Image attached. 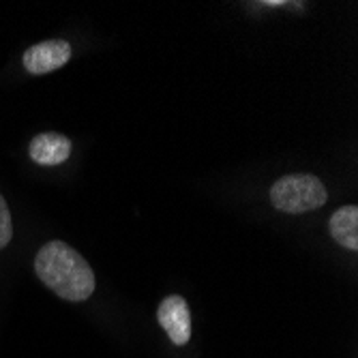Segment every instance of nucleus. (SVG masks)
Returning a JSON list of instances; mask_svg holds the SVG:
<instances>
[{
  "label": "nucleus",
  "instance_id": "obj_1",
  "mask_svg": "<svg viewBox=\"0 0 358 358\" xmlns=\"http://www.w3.org/2000/svg\"><path fill=\"white\" fill-rule=\"evenodd\" d=\"M37 277L60 299L82 303L94 292V273L86 259L67 243H45L35 257Z\"/></svg>",
  "mask_w": 358,
  "mask_h": 358
},
{
  "label": "nucleus",
  "instance_id": "obj_2",
  "mask_svg": "<svg viewBox=\"0 0 358 358\" xmlns=\"http://www.w3.org/2000/svg\"><path fill=\"white\" fill-rule=\"evenodd\" d=\"M329 191L313 174H289L271 187V202L287 215H303L327 204Z\"/></svg>",
  "mask_w": 358,
  "mask_h": 358
},
{
  "label": "nucleus",
  "instance_id": "obj_3",
  "mask_svg": "<svg viewBox=\"0 0 358 358\" xmlns=\"http://www.w3.org/2000/svg\"><path fill=\"white\" fill-rule=\"evenodd\" d=\"M69 58H71V45L67 41L50 39L28 48L22 60H24V69L30 76H45L60 69L62 64H67Z\"/></svg>",
  "mask_w": 358,
  "mask_h": 358
},
{
  "label": "nucleus",
  "instance_id": "obj_4",
  "mask_svg": "<svg viewBox=\"0 0 358 358\" xmlns=\"http://www.w3.org/2000/svg\"><path fill=\"white\" fill-rule=\"evenodd\" d=\"M157 320L174 345H185L191 339V311L182 296L172 294L157 309Z\"/></svg>",
  "mask_w": 358,
  "mask_h": 358
},
{
  "label": "nucleus",
  "instance_id": "obj_5",
  "mask_svg": "<svg viewBox=\"0 0 358 358\" xmlns=\"http://www.w3.org/2000/svg\"><path fill=\"white\" fill-rule=\"evenodd\" d=\"M30 159L39 166H60L71 157V140L62 134H39L28 146Z\"/></svg>",
  "mask_w": 358,
  "mask_h": 358
},
{
  "label": "nucleus",
  "instance_id": "obj_6",
  "mask_svg": "<svg viewBox=\"0 0 358 358\" xmlns=\"http://www.w3.org/2000/svg\"><path fill=\"white\" fill-rule=\"evenodd\" d=\"M331 236L345 249H358V208L356 206H341L333 213L329 223Z\"/></svg>",
  "mask_w": 358,
  "mask_h": 358
},
{
  "label": "nucleus",
  "instance_id": "obj_7",
  "mask_svg": "<svg viewBox=\"0 0 358 358\" xmlns=\"http://www.w3.org/2000/svg\"><path fill=\"white\" fill-rule=\"evenodd\" d=\"M13 238V221L5 198L0 195V249H5Z\"/></svg>",
  "mask_w": 358,
  "mask_h": 358
}]
</instances>
